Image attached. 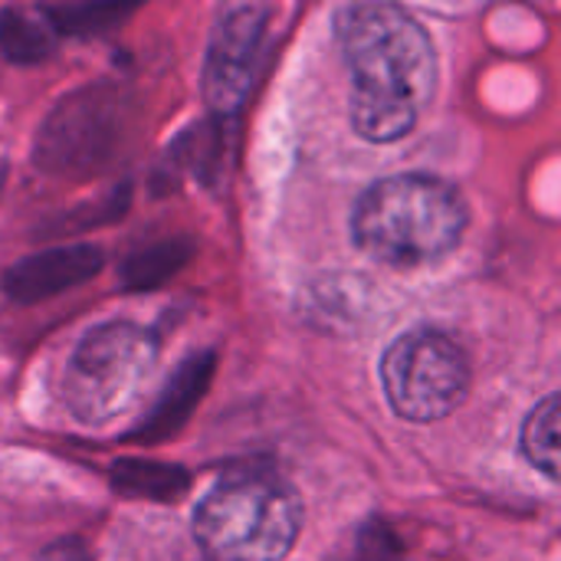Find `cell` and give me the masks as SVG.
Masks as SVG:
<instances>
[{
	"label": "cell",
	"mask_w": 561,
	"mask_h": 561,
	"mask_svg": "<svg viewBox=\"0 0 561 561\" xmlns=\"http://www.w3.org/2000/svg\"><path fill=\"white\" fill-rule=\"evenodd\" d=\"M85 102H66L59 105V112L53 115V122L46 125L43 135V161H53L56 168H69V164H85L89 154H95V148L108 138V125L102 122L105 105L92 102V92L82 95Z\"/></svg>",
	"instance_id": "8"
},
{
	"label": "cell",
	"mask_w": 561,
	"mask_h": 561,
	"mask_svg": "<svg viewBox=\"0 0 561 561\" xmlns=\"http://www.w3.org/2000/svg\"><path fill=\"white\" fill-rule=\"evenodd\" d=\"M53 46V26L39 23L36 16H26L20 10H7L0 16V49L10 59L33 62L43 59Z\"/></svg>",
	"instance_id": "13"
},
{
	"label": "cell",
	"mask_w": 561,
	"mask_h": 561,
	"mask_svg": "<svg viewBox=\"0 0 561 561\" xmlns=\"http://www.w3.org/2000/svg\"><path fill=\"white\" fill-rule=\"evenodd\" d=\"M358 561H401V546L391 529L371 523V529H365L358 539Z\"/></svg>",
	"instance_id": "14"
},
{
	"label": "cell",
	"mask_w": 561,
	"mask_h": 561,
	"mask_svg": "<svg viewBox=\"0 0 561 561\" xmlns=\"http://www.w3.org/2000/svg\"><path fill=\"white\" fill-rule=\"evenodd\" d=\"M99 270H102V253L95 247L89 243L56 247V250L20 260L3 276V289L16 302H39L92 279Z\"/></svg>",
	"instance_id": "7"
},
{
	"label": "cell",
	"mask_w": 561,
	"mask_h": 561,
	"mask_svg": "<svg viewBox=\"0 0 561 561\" xmlns=\"http://www.w3.org/2000/svg\"><path fill=\"white\" fill-rule=\"evenodd\" d=\"M381 385L404 421L434 424L463 404L470 391V358L447 332L414 329L385 352Z\"/></svg>",
	"instance_id": "5"
},
{
	"label": "cell",
	"mask_w": 561,
	"mask_h": 561,
	"mask_svg": "<svg viewBox=\"0 0 561 561\" xmlns=\"http://www.w3.org/2000/svg\"><path fill=\"white\" fill-rule=\"evenodd\" d=\"M335 39L352 76V125L388 145L404 138L437 89V53L427 30L394 3H348L335 16Z\"/></svg>",
	"instance_id": "1"
},
{
	"label": "cell",
	"mask_w": 561,
	"mask_h": 561,
	"mask_svg": "<svg viewBox=\"0 0 561 561\" xmlns=\"http://www.w3.org/2000/svg\"><path fill=\"white\" fill-rule=\"evenodd\" d=\"M207 378H210V355L187 362V365L174 375V381H171V388L164 391V398L158 401V408L148 414L145 431H138V434H145V437H164V434H171V431L187 417V411L197 404V398H201Z\"/></svg>",
	"instance_id": "9"
},
{
	"label": "cell",
	"mask_w": 561,
	"mask_h": 561,
	"mask_svg": "<svg viewBox=\"0 0 561 561\" xmlns=\"http://www.w3.org/2000/svg\"><path fill=\"white\" fill-rule=\"evenodd\" d=\"M470 210L463 194L434 174L375 181L352 210L355 243L378 263L417 270L457 250Z\"/></svg>",
	"instance_id": "2"
},
{
	"label": "cell",
	"mask_w": 561,
	"mask_h": 561,
	"mask_svg": "<svg viewBox=\"0 0 561 561\" xmlns=\"http://www.w3.org/2000/svg\"><path fill=\"white\" fill-rule=\"evenodd\" d=\"M559 394H549L523 427V454L549 480H559Z\"/></svg>",
	"instance_id": "12"
},
{
	"label": "cell",
	"mask_w": 561,
	"mask_h": 561,
	"mask_svg": "<svg viewBox=\"0 0 561 561\" xmlns=\"http://www.w3.org/2000/svg\"><path fill=\"white\" fill-rule=\"evenodd\" d=\"M191 253H194V247H191V240H184V237L161 240V243H154V247H148V250H141V253L128 256V263H125V270H122V279H125V286H131V289H154V286H161L164 279H171V276L187 263Z\"/></svg>",
	"instance_id": "11"
},
{
	"label": "cell",
	"mask_w": 561,
	"mask_h": 561,
	"mask_svg": "<svg viewBox=\"0 0 561 561\" xmlns=\"http://www.w3.org/2000/svg\"><path fill=\"white\" fill-rule=\"evenodd\" d=\"M299 529V496L266 473L224 480L194 513V536L210 561H283Z\"/></svg>",
	"instance_id": "3"
},
{
	"label": "cell",
	"mask_w": 561,
	"mask_h": 561,
	"mask_svg": "<svg viewBox=\"0 0 561 561\" xmlns=\"http://www.w3.org/2000/svg\"><path fill=\"white\" fill-rule=\"evenodd\" d=\"M112 483L125 493V496H141V500H154V503H171L187 490V473L181 467H168V463H148V460H122L112 470Z\"/></svg>",
	"instance_id": "10"
},
{
	"label": "cell",
	"mask_w": 561,
	"mask_h": 561,
	"mask_svg": "<svg viewBox=\"0 0 561 561\" xmlns=\"http://www.w3.org/2000/svg\"><path fill=\"white\" fill-rule=\"evenodd\" d=\"M158 365V339L135 322L95 325L62 368V404L82 424L131 411Z\"/></svg>",
	"instance_id": "4"
},
{
	"label": "cell",
	"mask_w": 561,
	"mask_h": 561,
	"mask_svg": "<svg viewBox=\"0 0 561 561\" xmlns=\"http://www.w3.org/2000/svg\"><path fill=\"white\" fill-rule=\"evenodd\" d=\"M263 20L266 7H227L220 13L207 59V99L217 112L240 108L263 36Z\"/></svg>",
	"instance_id": "6"
}]
</instances>
